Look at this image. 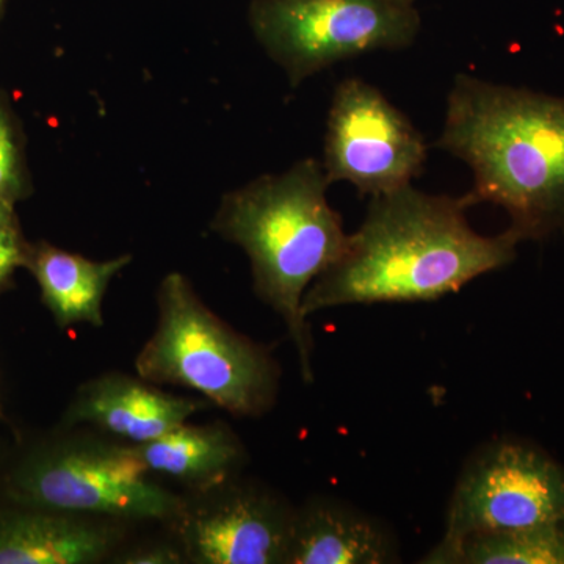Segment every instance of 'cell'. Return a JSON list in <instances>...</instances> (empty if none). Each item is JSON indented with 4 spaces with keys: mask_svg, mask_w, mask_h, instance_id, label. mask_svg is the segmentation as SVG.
Instances as JSON below:
<instances>
[{
    "mask_svg": "<svg viewBox=\"0 0 564 564\" xmlns=\"http://www.w3.org/2000/svg\"><path fill=\"white\" fill-rule=\"evenodd\" d=\"M0 3H2V0H0Z\"/></svg>",
    "mask_w": 564,
    "mask_h": 564,
    "instance_id": "obj_21",
    "label": "cell"
},
{
    "mask_svg": "<svg viewBox=\"0 0 564 564\" xmlns=\"http://www.w3.org/2000/svg\"><path fill=\"white\" fill-rule=\"evenodd\" d=\"M158 304V328L137 356L141 380L192 389L234 415L258 417L273 406L276 361L212 313L187 278L166 274Z\"/></svg>",
    "mask_w": 564,
    "mask_h": 564,
    "instance_id": "obj_4",
    "label": "cell"
},
{
    "mask_svg": "<svg viewBox=\"0 0 564 564\" xmlns=\"http://www.w3.org/2000/svg\"><path fill=\"white\" fill-rule=\"evenodd\" d=\"M11 229L13 228H11L9 210H7L6 203L0 202V236Z\"/></svg>",
    "mask_w": 564,
    "mask_h": 564,
    "instance_id": "obj_19",
    "label": "cell"
},
{
    "mask_svg": "<svg viewBox=\"0 0 564 564\" xmlns=\"http://www.w3.org/2000/svg\"><path fill=\"white\" fill-rule=\"evenodd\" d=\"M147 474L132 445L70 443L33 456L13 485L22 502L54 513L176 518L184 503Z\"/></svg>",
    "mask_w": 564,
    "mask_h": 564,
    "instance_id": "obj_6",
    "label": "cell"
},
{
    "mask_svg": "<svg viewBox=\"0 0 564 564\" xmlns=\"http://www.w3.org/2000/svg\"><path fill=\"white\" fill-rule=\"evenodd\" d=\"M395 2L404 3V6H414L415 0H395Z\"/></svg>",
    "mask_w": 564,
    "mask_h": 564,
    "instance_id": "obj_20",
    "label": "cell"
},
{
    "mask_svg": "<svg viewBox=\"0 0 564 564\" xmlns=\"http://www.w3.org/2000/svg\"><path fill=\"white\" fill-rule=\"evenodd\" d=\"M429 148L410 118L361 79L337 85L326 122L323 172L361 195L410 185L423 172Z\"/></svg>",
    "mask_w": 564,
    "mask_h": 564,
    "instance_id": "obj_7",
    "label": "cell"
},
{
    "mask_svg": "<svg viewBox=\"0 0 564 564\" xmlns=\"http://www.w3.org/2000/svg\"><path fill=\"white\" fill-rule=\"evenodd\" d=\"M113 532L70 513H29L0 521V564H87L109 552Z\"/></svg>",
    "mask_w": 564,
    "mask_h": 564,
    "instance_id": "obj_12",
    "label": "cell"
},
{
    "mask_svg": "<svg viewBox=\"0 0 564 564\" xmlns=\"http://www.w3.org/2000/svg\"><path fill=\"white\" fill-rule=\"evenodd\" d=\"M434 147L470 166V199L503 207L522 240L564 234V98L462 74Z\"/></svg>",
    "mask_w": 564,
    "mask_h": 564,
    "instance_id": "obj_2",
    "label": "cell"
},
{
    "mask_svg": "<svg viewBox=\"0 0 564 564\" xmlns=\"http://www.w3.org/2000/svg\"><path fill=\"white\" fill-rule=\"evenodd\" d=\"M148 473L176 478L198 491L229 484L243 459L236 434L225 425H182L150 443L132 445Z\"/></svg>",
    "mask_w": 564,
    "mask_h": 564,
    "instance_id": "obj_13",
    "label": "cell"
},
{
    "mask_svg": "<svg viewBox=\"0 0 564 564\" xmlns=\"http://www.w3.org/2000/svg\"><path fill=\"white\" fill-rule=\"evenodd\" d=\"M131 261V256H120L111 261L96 262L74 252L44 247L36 252L32 267L44 303L58 325L88 323L101 326L107 288Z\"/></svg>",
    "mask_w": 564,
    "mask_h": 564,
    "instance_id": "obj_14",
    "label": "cell"
},
{
    "mask_svg": "<svg viewBox=\"0 0 564 564\" xmlns=\"http://www.w3.org/2000/svg\"><path fill=\"white\" fill-rule=\"evenodd\" d=\"M473 206L469 193L429 195L411 184L373 196L343 258L304 293V317L348 304L432 302L513 262L521 237L510 228L475 232Z\"/></svg>",
    "mask_w": 564,
    "mask_h": 564,
    "instance_id": "obj_1",
    "label": "cell"
},
{
    "mask_svg": "<svg viewBox=\"0 0 564 564\" xmlns=\"http://www.w3.org/2000/svg\"><path fill=\"white\" fill-rule=\"evenodd\" d=\"M204 404L202 400L159 391L133 378L107 375L77 392L68 422L91 423L137 445L182 425Z\"/></svg>",
    "mask_w": 564,
    "mask_h": 564,
    "instance_id": "obj_10",
    "label": "cell"
},
{
    "mask_svg": "<svg viewBox=\"0 0 564 564\" xmlns=\"http://www.w3.org/2000/svg\"><path fill=\"white\" fill-rule=\"evenodd\" d=\"M393 562L397 549L391 534L359 511L323 500L295 513L289 564Z\"/></svg>",
    "mask_w": 564,
    "mask_h": 564,
    "instance_id": "obj_11",
    "label": "cell"
},
{
    "mask_svg": "<svg viewBox=\"0 0 564 564\" xmlns=\"http://www.w3.org/2000/svg\"><path fill=\"white\" fill-rule=\"evenodd\" d=\"M126 563L137 564H170L180 563V555L173 552L172 549H151V551H143L140 554L129 556L124 560Z\"/></svg>",
    "mask_w": 564,
    "mask_h": 564,
    "instance_id": "obj_18",
    "label": "cell"
},
{
    "mask_svg": "<svg viewBox=\"0 0 564 564\" xmlns=\"http://www.w3.org/2000/svg\"><path fill=\"white\" fill-rule=\"evenodd\" d=\"M22 263V251L13 229L0 236V284Z\"/></svg>",
    "mask_w": 564,
    "mask_h": 564,
    "instance_id": "obj_17",
    "label": "cell"
},
{
    "mask_svg": "<svg viewBox=\"0 0 564 564\" xmlns=\"http://www.w3.org/2000/svg\"><path fill=\"white\" fill-rule=\"evenodd\" d=\"M329 185L322 163L304 159L226 193L212 221L218 236L247 252L254 291L284 321L306 383L314 372L304 293L343 258L350 240L326 199Z\"/></svg>",
    "mask_w": 564,
    "mask_h": 564,
    "instance_id": "obj_3",
    "label": "cell"
},
{
    "mask_svg": "<svg viewBox=\"0 0 564 564\" xmlns=\"http://www.w3.org/2000/svg\"><path fill=\"white\" fill-rule=\"evenodd\" d=\"M556 521H564V467L530 445L502 443L467 464L440 543Z\"/></svg>",
    "mask_w": 564,
    "mask_h": 564,
    "instance_id": "obj_8",
    "label": "cell"
},
{
    "mask_svg": "<svg viewBox=\"0 0 564 564\" xmlns=\"http://www.w3.org/2000/svg\"><path fill=\"white\" fill-rule=\"evenodd\" d=\"M250 24L296 87L334 63L411 46L421 17L395 0H254Z\"/></svg>",
    "mask_w": 564,
    "mask_h": 564,
    "instance_id": "obj_5",
    "label": "cell"
},
{
    "mask_svg": "<svg viewBox=\"0 0 564 564\" xmlns=\"http://www.w3.org/2000/svg\"><path fill=\"white\" fill-rule=\"evenodd\" d=\"M426 564H564V521L440 543Z\"/></svg>",
    "mask_w": 564,
    "mask_h": 564,
    "instance_id": "obj_15",
    "label": "cell"
},
{
    "mask_svg": "<svg viewBox=\"0 0 564 564\" xmlns=\"http://www.w3.org/2000/svg\"><path fill=\"white\" fill-rule=\"evenodd\" d=\"M214 497L182 507L176 521L185 551L202 564L288 563L295 511L274 496L250 488L210 489Z\"/></svg>",
    "mask_w": 564,
    "mask_h": 564,
    "instance_id": "obj_9",
    "label": "cell"
},
{
    "mask_svg": "<svg viewBox=\"0 0 564 564\" xmlns=\"http://www.w3.org/2000/svg\"><path fill=\"white\" fill-rule=\"evenodd\" d=\"M18 150L9 118L0 109V202L6 203L18 191Z\"/></svg>",
    "mask_w": 564,
    "mask_h": 564,
    "instance_id": "obj_16",
    "label": "cell"
}]
</instances>
